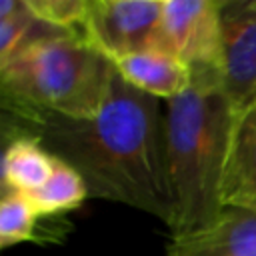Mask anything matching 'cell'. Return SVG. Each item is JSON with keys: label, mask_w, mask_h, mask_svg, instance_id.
Masks as SVG:
<instances>
[{"label": "cell", "mask_w": 256, "mask_h": 256, "mask_svg": "<svg viewBox=\"0 0 256 256\" xmlns=\"http://www.w3.org/2000/svg\"><path fill=\"white\" fill-rule=\"evenodd\" d=\"M218 78L236 118L256 106V0H222Z\"/></svg>", "instance_id": "8992f818"}, {"label": "cell", "mask_w": 256, "mask_h": 256, "mask_svg": "<svg viewBox=\"0 0 256 256\" xmlns=\"http://www.w3.org/2000/svg\"><path fill=\"white\" fill-rule=\"evenodd\" d=\"M168 256H256V212L222 208L210 224L172 236Z\"/></svg>", "instance_id": "52a82bcc"}, {"label": "cell", "mask_w": 256, "mask_h": 256, "mask_svg": "<svg viewBox=\"0 0 256 256\" xmlns=\"http://www.w3.org/2000/svg\"><path fill=\"white\" fill-rule=\"evenodd\" d=\"M222 208L256 212V106L234 122L222 184Z\"/></svg>", "instance_id": "ba28073f"}, {"label": "cell", "mask_w": 256, "mask_h": 256, "mask_svg": "<svg viewBox=\"0 0 256 256\" xmlns=\"http://www.w3.org/2000/svg\"><path fill=\"white\" fill-rule=\"evenodd\" d=\"M110 72L112 62L82 34L48 30L0 66L4 110L14 120L92 118L104 104Z\"/></svg>", "instance_id": "3957f363"}, {"label": "cell", "mask_w": 256, "mask_h": 256, "mask_svg": "<svg viewBox=\"0 0 256 256\" xmlns=\"http://www.w3.org/2000/svg\"><path fill=\"white\" fill-rule=\"evenodd\" d=\"M28 198L38 216H50L78 208L88 198V188L84 178L70 164L56 158L50 178L44 182L42 188L28 194Z\"/></svg>", "instance_id": "8fae6325"}, {"label": "cell", "mask_w": 256, "mask_h": 256, "mask_svg": "<svg viewBox=\"0 0 256 256\" xmlns=\"http://www.w3.org/2000/svg\"><path fill=\"white\" fill-rule=\"evenodd\" d=\"M16 134L38 138L86 182L88 196L128 204L172 222L166 170V114L158 98L130 86L112 66L100 112L86 120H14Z\"/></svg>", "instance_id": "6da1fadb"}, {"label": "cell", "mask_w": 256, "mask_h": 256, "mask_svg": "<svg viewBox=\"0 0 256 256\" xmlns=\"http://www.w3.org/2000/svg\"><path fill=\"white\" fill-rule=\"evenodd\" d=\"M234 122V110L216 76H192L190 90L166 102L172 236L202 228L222 212Z\"/></svg>", "instance_id": "7a4b0ae2"}, {"label": "cell", "mask_w": 256, "mask_h": 256, "mask_svg": "<svg viewBox=\"0 0 256 256\" xmlns=\"http://www.w3.org/2000/svg\"><path fill=\"white\" fill-rule=\"evenodd\" d=\"M38 212L30 198L20 192H4L0 204V246L8 248L34 238Z\"/></svg>", "instance_id": "4fadbf2b"}, {"label": "cell", "mask_w": 256, "mask_h": 256, "mask_svg": "<svg viewBox=\"0 0 256 256\" xmlns=\"http://www.w3.org/2000/svg\"><path fill=\"white\" fill-rule=\"evenodd\" d=\"M40 26V20L34 18V14L28 10L24 0H2L0 2V66L12 60V56L28 44L32 38L56 30L46 28L40 34H34L32 30Z\"/></svg>", "instance_id": "7c38bea8"}, {"label": "cell", "mask_w": 256, "mask_h": 256, "mask_svg": "<svg viewBox=\"0 0 256 256\" xmlns=\"http://www.w3.org/2000/svg\"><path fill=\"white\" fill-rule=\"evenodd\" d=\"M164 0H90L82 36L110 62L156 48Z\"/></svg>", "instance_id": "5b68a950"}, {"label": "cell", "mask_w": 256, "mask_h": 256, "mask_svg": "<svg viewBox=\"0 0 256 256\" xmlns=\"http://www.w3.org/2000/svg\"><path fill=\"white\" fill-rule=\"evenodd\" d=\"M116 72L134 88L166 102L182 96L192 86V70L180 60L146 50L112 60Z\"/></svg>", "instance_id": "9c48e42d"}, {"label": "cell", "mask_w": 256, "mask_h": 256, "mask_svg": "<svg viewBox=\"0 0 256 256\" xmlns=\"http://www.w3.org/2000/svg\"><path fill=\"white\" fill-rule=\"evenodd\" d=\"M28 10L46 26L82 34L90 0H24Z\"/></svg>", "instance_id": "5bb4252c"}, {"label": "cell", "mask_w": 256, "mask_h": 256, "mask_svg": "<svg viewBox=\"0 0 256 256\" xmlns=\"http://www.w3.org/2000/svg\"><path fill=\"white\" fill-rule=\"evenodd\" d=\"M56 158L40 144L38 138L16 134L4 150L2 176L6 192L32 194L44 186L54 172Z\"/></svg>", "instance_id": "30bf717a"}, {"label": "cell", "mask_w": 256, "mask_h": 256, "mask_svg": "<svg viewBox=\"0 0 256 256\" xmlns=\"http://www.w3.org/2000/svg\"><path fill=\"white\" fill-rule=\"evenodd\" d=\"M222 0H164L154 52L186 64L192 74H218Z\"/></svg>", "instance_id": "277c9868"}]
</instances>
